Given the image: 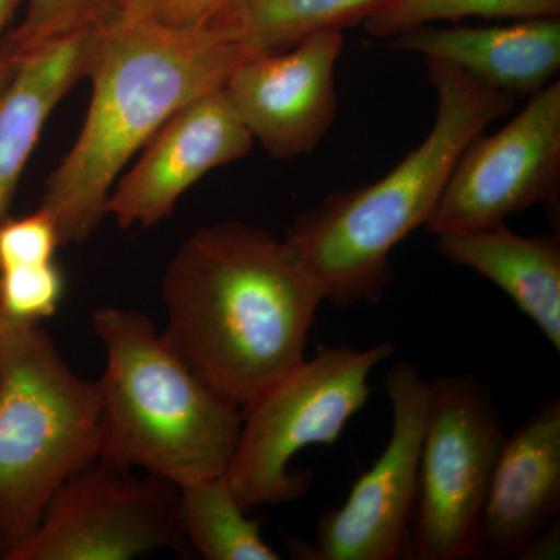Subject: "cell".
Returning a JSON list of instances; mask_svg holds the SVG:
<instances>
[{
	"mask_svg": "<svg viewBox=\"0 0 560 560\" xmlns=\"http://www.w3.org/2000/svg\"><path fill=\"white\" fill-rule=\"evenodd\" d=\"M121 0H27L24 21L3 39L14 60L50 40L98 27L119 14Z\"/></svg>",
	"mask_w": 560,
	"mask_h": 560,
	"instance_id": "cell-20",
	"label": "cell"
},
{
	"mask_svg": "<svg viewBox=\"0 0 560 560\" xmlns=\"http://www.w3.org/2000/svg\"><path fill=\"white\" fill-rule=\"evenodd\" d=\"M92 329L106 353L98 378L101 459L173 482L226 474L242 410L210 389L149 316L101 307Z\"/></svg>",
	"mask_w": 560,
	"mask_h": 560,
	"instance_id": "cell-4",
	"label": "cell"
},
{
	"mask_svg": "<svg viewBox=\"0 0 560 560\" xmlns=\"http://www.w3.org/2000/svg\"><path fill=\"white\" fill-rule=\"evenodd\" d=\"M160 0H121L119 14L124 20H140L153 16Z\"/></svg>",
	"mask_w": 560,
	"mask_h": 560,
	"instance_id": "cell-24",
	"label": "cell"
},
{
	"mask_svg": "<svg viewBox=\"0 0 560 560\" xmlns=\"http://www.w3.org/2000/svg\"><path fill=\"white\" fill-rule=\"evenodd\" d=\"M506 433L475 375L430 381L408 559H474L482 508Z\"/></svg>",
	"mask_w": 560,
	"mask_h": 560,
	"instance_id": "cell-7",
	"label": "cell"
},
{
	"mask_svg": "<svg viewBox=\"0 0 560 560\" xmlns=\"http://www.w3.org/2000/svg\"><path fill=\"white\" fill-rule=\"evenodd\" d=\"M342 47V32H318L289 50L250 55L224 81V98L270 156H305L326 138L337 117Z\"/></svg>",
	"mask_w": 560,
	"mask_h": 560,
	"instance_id": "cell-11",
	"label": "cell"
},
{
	"mask_svg": "<svg viewBox=\"0 0 560 560\" xmlns=\"http://www.w3.org/2000/svg\"><path fill=\"white\" fill-rule=\"evenodd\" d=\"M393 46L425 60L448 62L514 97H530L559 72L560 21L558 16L492 27L422 25L396 36Z\"/></svg>",
	"mask_w": 560,
	"mask_h": 560,
	"instance_id": "cell-14",
	"label": "cell"
},
{
	"mask_svg": "<svg viewBox=\"0 0 560 560\" xmlns=\"http://www.w3.org/2000/svg\"><path fill=\"white\" fill-rule=\"evenodd\" d=\"M16 68L18 61L11 57L10 51L2 44V50H0V101H2L3 92L9 86L11 79H13Z\"/></svg>",
	"mask_w": 560,
	"mask_h": 560,
	"instance_id": "cell-25",
	"label": "cell"
},
{
	"mask_svg": "<svg viewBox=\"0 0 560 560\" xmlns=\"http://www.w3.org/2000/svg\"><path fill=\"white\" fill-rule=\"evenodd\" d=\"M442 257L495 283L560 350V238L506 226L436 235Z\"/></svg>",
	"mask_w": 560,
	"mask_h": 560,
	"instance_id": "cell-16",
	"label": "cell"
},
{
	"mask_svg": "<svg viewBox=\"0 0 560 560\" xmlns=\"http://www.w3.org/2000/svg\"><path fill=\"white\" fill-rule=\"evenodd\" d=\"M243 0H160L153 16L172 27H201Z\"/></svg>",
	"mask_w": 560,
	"mask_h": 560,
	"instance_id": "cell-23",
	"label": "cell"
},
{
	"mask_svg": "<svg viewBox=\"0 0 560 560\" xmlns=\"http://www.w3.org/2000/svg\"><path fill=\"white\" fill-rule=\"evenodd\" d=\"M560 400L541 401L506 434L482 508L474 559H522L559 525Z\"/></svg>",
	"mask_w": 560,
	"mask_h": 560,
	"instance_id": "cell-13",
	"label": "cell"
},
{
	"mask_svg": "<svg viewBox=\"0 0 560 560\" xmlns=\"http://www.w3.org/2000/svg\"><path fill=\"white\" fill-rule=\"evenodd\" d=\"M425 61L438 109L422 143L388 175L359 189L331 191L285 231L334 307L385 298L394 282L393 249L425 226L464 149L514 108V95L448 62Z\"/></svg>",
	"mask_w": 560,
	"mask_h": 560,
	"instance_id": "cell-3",
	"label": "cell"
},
{
	"mask_svg": "<svg viewBox=\"0 0 560 560\" xmlns=\"http://www.w3.org/2000/svg\"><path fill=\"white\" fill-rule=\"evenodd\" d=\"M65 289V275L55 260L0 270V318L40 324L57 315Z\"/></svg>",
	"mask_w": 560,
	"mask_h": 560,
	"instance_id": "cell-21",
	"label": "cell"
},
{
	"mask_svg": "<svg viewBox=\"0 0 560 560\" xmlns=\"http://www.w3.org/2000/svg\"><path fill=\"white\" fill-rule=\"evenodd\" d=\"M560 0H393L363 22L364 31L378 38H396L412 28L466 18L536 20L558 18Z\"/></svg>",
	"mask_w": 560,
	"mask_h": 560,
	"instance_id": "cell-19",
	"label": "cell"
},
{
	"mask_svg": "<svg viewBox=\"0 0 560 560\" xmlns=\"http://www.w3.org/2000/svg\"><path fill=\"white\" fill-rule=\"evenodd\" d=\"M58 246L57 226L43 208L22 219H7L0 224V270L54 261Z\"/></svg>",
	"mask_w": 560,
	"mask_h": 560,
	"instance_id": "cell-22",
	"label": "cell"
},
{
	"mask_svg": "<svg viewBox=\"0 0 560 560\" xmlns=\"http://www.w3.org/2000/svg\"><path fill=\"white\" fill-rule=\"evenodd\" d=\"M189 548L173 482L98 458L69 478L5 560H131Z\"/></svg>",
	"mask_w": 560,
	"mask_h": 560,
	"instance_id": "cell-8",
	"label": "cell"
},
{
	"mask_svg": "<svg viewBox=\"0 0 560 560\" xmlns=\"http://www.w3.org/2000/svg\"><path fill=\"white\" fill-rule=\"evenodd\" d=\"M559 190L560 81H551L500 131L464 149L425 228L440 235L499 226L512 213L558 205Z\"/></svg>",
	"mask_w": 560,
	"mask_h": 560,
	"instance_id": "cell-10",
	"label": "cell"
},
{
	"mask_svg": "<svg viewBox=\"0 0 560 560\" xmlns=\"http://www.w3.org/2000/svg\"><path fill=\"white\" fill-rule=\"evenodd\" d=\"M101 453L98 382L77 374L40 324L0 318V536L7 550Z\"/></svg>",
	"mask_w": 560,
	"mask_h": 560,
	"instance_id": "cell-5",
	"label": "cell"
},
{
	"mask_svg": "<svg viewBox=\"0 0 560 560\" xmlns=\"http://www.w3.org/2000/svg\"><path fill=\"white\" fill-rule=\"evenodd\" d=\"M254 139L223 92L180 106L143 147L131 171L117 180L108 215L120 228H150L171 219L179 198L213 168L245 158Z\"/></svg>",
	"mask_w": 560,
	"mask_h": 560,
	"instance_id": "cell-12",
	"label": "cell"
},
{
	"mask_svg": "<svg viewBox=\"0 0 560 560\" xmlns=\"http://www.w3.org/2000/svg\"><path fill=\"white\" fill-rule=\"evenodd\" d=\"M180 525L189 548L206 560H279L224 475L178 486Z\"/></svg>",
	"mask_w": 560,
	"mask_h": 560,
	"instance_id": "cell-18",
	"label": "cell"
},
{
	"mask_svg": "<svg viewBox=\"0 0 560 560\" xmlns=\"http://www.w3.org/2000/svg\"><path fill=\"white\" fill-rule=\"evenodd\" d=\"M393 425L385 451L353 482L341 506L319 515L312 540H290L302 560L408 559L418 501L420 451L429 418L430 381L399 361L385 377Z\"/></svg>",
	"mask_w": 560,
	"mask_h": 560,
	"instance_id": "cell-9",
	"label": "cell"
},
{
	"mask_svg": "<svg viewBox=\"0 0 560 560\" xmlns=\"http://www.w3.org/2000/svg\"><path fill=\"white\" fill-rule=\"evenodd\" d=\"M393 352L388 341L368 349L319 346L242 411L224 477L246 511L291 503L308 492L312 475L290 470L294 456L338 441L370 400L372 371Z\"/></svg>",
	"mask_w": 560,
	"mask_h": 560,
	"instance_id": "cell-6",
	"label": "cell"
},
{
	"mask_svg": "<svg viewBox=\"0 0 560 560\" xmlns=\"http://www.w3.org/2000/svg\"><path fill=\"white\" fill-rule=\"evenodd\" d=\"M22 2L27 0H0V50H2L3 33L9 27L10 21L13 20L14 13L20 9Z\"/></svg>",
	"mask_w": 560,
	"mask_h": 560,
	"instance_id": "cell-26",
	"label": "cell"
},
{
	"mask_svg": "<svg viewBox=\"0 0 560 560\" xmlns=\"http://www.w3.org/2000/svg\"><path fill=\"white\" fill-rule=\"evenodd\" d=\"M246 47L210 25L172 27L156 18L113 20L94 31L86 77L92 98L72 149L46 183L43 205L62 245L91 237L108 215L120 173L173 114L219 91Z\"/></svg>",
	"mask_w": 560,
	"mask_h": 560,
	"instance_id": "cell-2",
	"label": "cell"
},
{
	"mask_svg": "<svg viewBox=\"0 0 560 560\" xmlns=\"http://www.w3.org/2000/svg\"><path fill=\"white\" fill-rule=\"evenodd\" d=\"M393 0H243L210 27L250 54L289 50L318 32L364 22Z\"/></svg>",
	"mask_w": 560,
	"mask_h": 560,
	"instance_id": "cell-17",
	"label": "cell"
},
{
	"mask_svg": "<svg viewBox=\"0 0 560 560\" xmlns=\"http://www.w3.org/2000/svg\"><path fill=\"white\" fill-rule=\"evenodd\" d=\"M161 294L164 340L242 411L305 359L326 302L285 237L238 220L201 228L180 243Z\"/></svg>",
	"mask_w": 560,
	"mask_h": 560,
	"instance_id": "cell-1",
	"label": "cell"
},
{
	"mask_svg": "<svg viewBox=\"0 0 560 560\" xmlns=\"http://www.w3.org/2000/svg\"><path fill=\"white\" fill-rule=\"evenodd\" d=\"M5 550H7L5 540H3V537L0 536V556H2L3 552H5Z\"/></svg>",
	"mask_w": 560,
	"mask_h": 560,
	"instance_id": "cell-27",
	"label": "cell"
},
{
	"mask_svg": "<svg viewBox=\"0 0 560 560\" xmlns=\"http://www.w3.org/2000/svg\"><path fill=\"white\" fill-rule=\"evenodd\" d=\"M94 31L50 40L18 61L0 101V224L51 110L86 77Z\"/></svg>",
	"mask_w": 560,
	"mask_h": 560,
	"instance_id": "cell-15",
	"label": "cell"
}]
</instances>
